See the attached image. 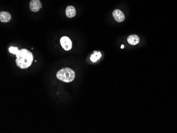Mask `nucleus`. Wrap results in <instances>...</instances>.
Here are the masks:
<instances>
[{
    "mask_svg": "<svg viewBox=\"0 0 177 133\" xmlns=\"http://www.w3.org/2000/svg\"><path fill=\"white\" fill-rule=\"evenodd\" d=\"M16 65L21 69L29 68L32 64L34 56L31 52L27 49H22L16 54Z\"/></svg>",
    "mask_w": 177,
    "mask_h": 133,
    "instance_id": "obj_1",
    "label": "nucleus"
},
{
    "mask_svg": "<svg viewBox=\"0 0 177 133\" xmlns=\"http://www.w3.org/2000/svg\"><path fill=\"white\" fill-rule=\"evenodd\" d=\"M56 77L61 81L69 83L74 80L75 74L73 70L70 68H63L57 72Z\"/></svg>",
    "mask_w": 177,
    "mask_h": 133,
    "instance_id": "obj_2",
    "label": "nucleus"
},
{
    "mask_svg": "<svg viewBox=\"0 0 177 133\" xmlns=\"http://www.w3.org/2000/svg\"><path fill=\"white\" fill-rule=\"evenodd\" d=\"M60 43L63 48L66 51H70L72 47V42L67 37H62L60 40Z\"/></svg>",
    "mask_w": 177,
    "mask_h": 133,
    "instance_id": "obj_3",
    "label": "nucleus"
},
{
    "mask_svg": "<svg viewBox=\"0 0 177 133\" xmlns=\"http://www.w3.org/2000/svg\"><path fill=\"white\" fill-rule=\"evenodd\" d=\"M29 7L31 11L36 12L42 8V4L39 0H31L29 3Z\"/></svg>",
    "mask_w": 177,
    "mask_h": 133,
    "instance_id": "obj_4",
    "label": "nucleus"
},
{
    "mask_svg": "<svg viewBox=\"0 0 177 133\" xmlns=\"http://www.w3.org/2000/svg\"><path fill=\"white\" fill-rule=\"evenodd\" d=\"M112 16L115 20L118 22H123L125 20V16L120 10L116 9L112 12Z\"/></svg>",
    "mask_w": 177,
    "mask_h": 133,
    "instance_id": "obj_5",
    "label": "nucleus"
},
{
    "mask_svg": "<svg viewBox=\"0 0 177 133\" xmlns=\"http://www.w3.org/2000/svg\"><path fill=\"white\" fill-rule=\"evenodd\" d=\"M66 15L69 18H73L76 15V10L73 6H69L66 9Z\"/></svg>",
    "mask_w": 177,
    "mask_h": 133,
    "instance_id": "obj_6",
    "label": "nucleus"
},
{
    "mask_svg": "<svg viewBox=\"0 0 177 133\" xmlns=\"http://www.w3.org/2000/svg\"><path fill=\"white\" fill-rule=\"evenodd\" d=\"M11 19V16L7 12H1L0 13V21L2 22H8Z\"/></svg>",
    "mask_w": 177,
    "mask_h": 133,
    "instance_id": "obj_7",
    "label": "nucleus"
},
{
    "mask_svg": "<svg viewBox=\"0 0 177 133\" xmlns=\"http://www.w3.org/2000/svg\"><path fill=\"white\" fill-rule=\"evenodd\" d=\"M128 43L132 45H135L139 42V37L136 35H130L127 38Z\"/></svg>",
    "mask_w": 177,
    "mask_h": 133,
    "instance_id": "obj_8",
    "label": "nucleus"
},
{
    "mask_svg": "<svg viewBox=\"0 0 177 133\" xmlns=\"http://www.w3.org/2000/svg\"><path fill=\"white\" fill-rule=\"evenodd\" d=\"M101 57V54L99 51H94V54L90 56V60L93 63H95Z\"/></svg>",
    "mask_w": 177,
    "mask_h": 133,
    "instance_id": "obj_9",
    "label": "nucleus"
},
{
    "mask_svg": "<svg viewBox=\"0 0 177 133\" xmlns=\"http://www.w3.org/2000/svg\"><path fill=\"white\" fill-rule=\"evenodd\" d=\"M9 51L11 54H13L14 55H16V54L18 53L19 50L18 47H10L9 48Z\"/></svg>",
    "mask_w": 177,
    "mask_h": 133,
    "instance_id": "obj_10",
    "label": "nucleus"
},
{
    "mask_svg": "<svg viewBox=\"0 0 177 133\" xmlns=\"http://www.w3.org/2000/svg\"><path fill=\"white\" fill-rule=\"evenodd\" d=\"M124 45H121V48H124Z\"/></svg>",
    "mask_w": 177,
    "mask_h": 133,
    "instance_id": "obj_11",
    "label": "nucleus"
}]
</instances>
